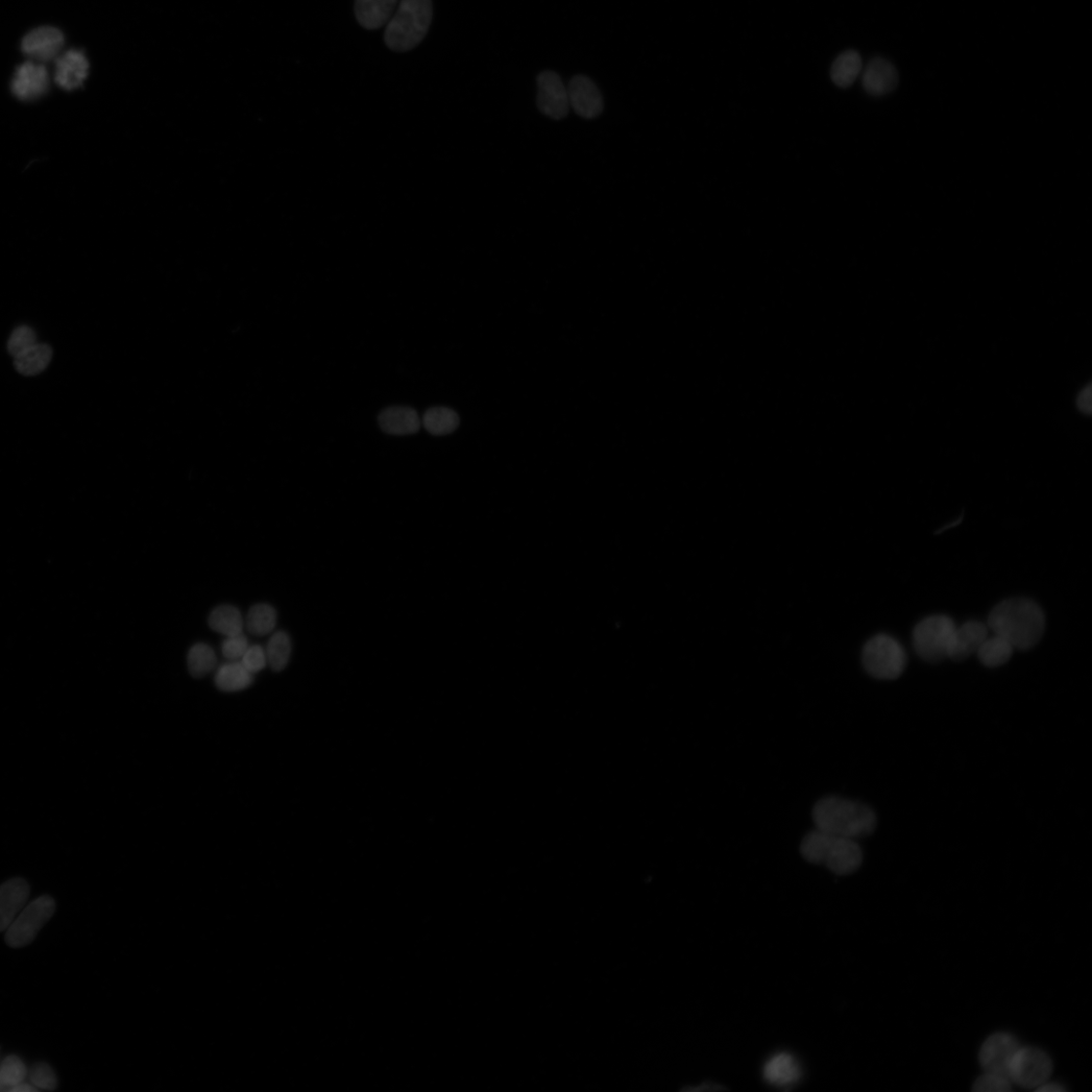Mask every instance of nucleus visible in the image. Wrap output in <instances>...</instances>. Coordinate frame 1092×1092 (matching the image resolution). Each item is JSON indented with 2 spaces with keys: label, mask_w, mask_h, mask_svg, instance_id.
I'll use <instances>...</instances> for the list:
<instances>
[{
  "label": "nucleus",
  "mask_w": 1092,
  "mask_h": 1092,
  "mask_svg": "<svg viewBox=\"0 0 1092 1092\" xmlns=\"http://www.w3.org/2000/svg\"><path fill=\"white\" fill-rule=\"evenodd\" d=\"M425 429L435 436L452 433L459 425L456 413L448 408L434 407L429 409L423 416Z\"/></svg>",
  "instance_id": "obj_26"
},
{
  "label": "nucleus",
  "mask_w": 1092,
  "mask_h": 1092,
  "mask_svg": "<svg viewBox=\"0 0 1092 1092\" xmlns=\"http://www.w3.org/2000/svg\"><path fill=\"white\" fill-rule=\"evenodd\" d=\"M900 82L896 68L888 60L877 57L866 66L862 84L871 95L882 96L893 91Z\"/></svg>",
  "instance_id": "obj_16"
},
{
  "label": "nucleus",
  "mask_w": 1092,
  "mask_h": 1092,
  "mask_svg": "<svg viewBox=\"0 0 1092 1092\" xmlns=\"http://www.w3.org/2000/svg\"><path fill=\"white\" fill-rule=\"evenodd\" d=\"M764 1078L769 1084L777 1087H791L801 1078V1067L791 1054L778 1053L765 1064Z\"/></svg>",
  "instance_id": "obj_18"
},
{
  "label": "nucleus",
  "mask_w": 1092,
  "mask_h": 1092,
  "mask_svg": "<svg viewBox=\"0 0 1092 1092\" xmlns=\"http://www.w3.org/2000/svg\"><path fill=\"white\" fill-rule=\"evenodd\" d=\"M4 1090H5V1088L2 1086V1084H0V1091H4Z\"/></svg>",
  "instance_id": "obj_39"
},
{
  "label": "nucleus",
  "mask_w": 1092,
  "mask_h": 1092,
  "mask_svg": "<svg viewBox=\"0 0 1092 1092\" xmlns=\"http://www.w3.org/2000/svg\"><path fill=\"white\" fill-rule=\"evenodd\" d=\"M254 674L239 661H230L217 669L215 676L216 687L224 692H238L253 683Z\"/></svg>",
  "instance_id": "obj_21"
},
{
  "label": "nucleus",
  "mask_w": 1092,
  "mask_h": 1092,
  "mask_svg": "<svg viewBox=\"0 0 1092 1092\" xmlns=\"http://www.w3.org/2000/svg\"><path fill=\"white\" fill-rule=\"evenodd\" d=\"M1076 407L1082 414L1089 416L1092 413V383L1089 382L1079 392L1076 398Z\"/></svg>",
  "instance_id": "obj_36"
},
{
  "label": "nucleus",
  "mask_w": 1092,
  "mask_h": 1092,
  "mask_svg": "<svg viewBox=\"0 0 1092 1092\" xmlns=\"http://www.w3.org/2000/svg\"><path fill=\"white\" fill-rule=\"evenodd\" d=\"M1019 1049L1016 1039L1006 1033L990 1036L983 1043L979 1059L985 1073L1009 1077L1011 1060Z\"/></svg>",
  "instance_id": "obj_9"
},
{
  "label": "nucleus",
  "mask_w": 1092,
  "mask_h": 1092,
  "mask_svg": "<svg viewBox=\"0 0 1092 1092\" xmlns=\"http://www.w3.org/2000/svg\"><path fill=\"white\" fill-rule=\"evenodd\" d=\"M249 644L248 638L243 635H236L227 637L222 645V652L224 657L229 661H239L248 648Z\"/></svg>",
  "instance_id": "obj_34"
},
{
  "label": "nucleus",
  "mask_w": 1092,
  "mask_h": 1092,
  "mask_svg": "<svg viewBox=\"0 0 1092 1092\" xmlns=\"http://www.w3.org/2000/svg\"><path fill=\"white\" fill-rule=\"evenodd\" d=\"M812 818L815 829L856 841L870 835L877 823L872 809L858 801L837 796L819 800Z\"/></svg>",
  "instance_id": "obj_2"
},
{
  "label": "nucleus",
  "mask_w": 1092,
  "mask_h": 1092,
  "mask_svg": "<svg viewBox=\"0 0 1092 1092\" xmlns=\"http://www.w3.org/2000/svg\"><path fill=\"white\" fill-rule=\"evenodd\" d=\"M974 1090L978 1092H1009L1011 1081L1009 1077L985 1073L975 1082Z\"/></svg>",
  "instance_id": "obj_33"
},
{
  "label": "nucleus",
  "mask_w": 1092,
  "mask_h": 1092,
  "mask_svg": "<svg viewBox=\"0 0 1092 1092\" xmlns=\"http://www.w3.org/2000/svg\"><path fill=\"white\" fill-rule=\"evenodd\" d=\"M209 624L215 633L227 638L243 634L246 622L236 607L222 605L213 611L209 618Z\"/></svg>",
  "instance_id": "obj_24"
},
{
  "label": "nucleus",
  "mask_w": 1092,
  "mask_h": 1092,
  "mask_svg": "<svg viewBox=\"0 0 1092 1092\" xmlns=\"http://www.w3.org/2000/svg\"><path fill=\"white\" fill-rule=\"evenodd\" d=\"M956 627L955 622L944 615H934L920 621L912 637L919 657L930 663L949 658Z\"/></svg>",
  "instance_id": "obj_5"
},
{
  "label": "nucleus",
  "mask_w": 1092,
  "mask_h": 1092,
  "mask_svg": "<svg viewBox=\"0 0 1092 1092\" xmlns=\"http://www.w3.org/2000/svg\"><path fill=\"white\" fill-rule=\"evenodd\" d=\"M187 666L194 678H202L213 672L216 666V655L206 644L194 645L188 651Z\"/></svg>",
  "instance_id": "obj_29"
},
{
  "label": "nucleus",
  "mask_w": 1092,
  "mask_h": 1092,
  "mask_svg": "<svg viewBox=\"0 0 1092 1092\" xmlns=\"http://www.w3.org/2000/svg\"><path fill=\"white\" fill-rule=\"evenodd\" d=\"M398 0H355V16L361 27L378 30L394 15Z\"/></svg>",
  "instance_id": "obj_19"
},
{
  "label": "nucleus",
  "mask_w": 1092,
  "mask_h": 1092,
  "mask_svg": "<svg viewBox=\"0 0 1092 1092\" xmlns=\"http://www.w3.org/2000/svg\"><path fill=\"white\" fill-rule=\"evenodd\" d=\"M9 1090L12 1091V1092H36L39 1089H37L34 1085L26 1083V1082L23 1081V1082L14 1086V1087H12Z\"/></svg>",
  "instance_id": "obj_38"
},
{
  "label": "nucleus",
  "mask_w": 1092,
  "mask_h": 1092,
  "mask_svg": "<svg viewBox=\"0 0 1092 1092\" xmlns=\"http://www.w3.org/2000/svg\"><path fill=\"white\" fill-rule=\"evenodd\" d=\"M267 664L276 671H282L288 664L291 653V643L284 631H277L265 648Z\"/></svg>",
  "instance_id": "obj_28"
},
{
  "label": "nucleus",
  "mask_w": 1092,
  "mask_h": 1092,
  "mask_svg": "<svg viewBox=\"0 0 1092 1092\" xmlns=\"http://www.w3.org/2000/svg\"><path fill=\"white\" fill-rule=\"evenodd\" d=\"M538 107L540 111L553 118L567 116L570 104L568 89L560 76L553 71H545L538 78Z\"/></svg>",
  "instance_id": "obj_10"
},
{
  "label": "nucleus",
  "mask_w": 1092,
  "mask_h": 1092,
  "mask_svg": "<svg viewBox=\"0 0 1092 1092\" xmlns=\"http://www.w3.org/2000/svg\"><path fill=\"white\" fill-rule=\"evenodd\" d=\"M431 0H401L386 23L384 42L393 51L407 52L417 47L430 28Z\"/></svg>",
  "instance_id": "obj_4"
},
{
  "label": "nucleus",
  "mask_w": 1092,
  "mask_h": 1092,
  "mask_svg": "<svg viewBox=\"0 0 1092 1092\" xmlns=\"http://www.w3.org/2000/svg\"><path fill=\"white\" fill-rule=\"evenodd\" d=\"M30 886L21 878L11 879L0 885V933L5 932L26 906Z\"/></svg>",
  "instance_id": "obj_14"
},
{
  "label": "nucleus",
  "mask_w": 1092,
  "mask_h": 1092,
  "mask_svg": "<svg viewBox=\"0 0 1092 1092\" xmlns=\"http://www.w3.org/2000/svg\"><path fill=\"white\" fill-rule=\"evenodd\" d=\"M1014 647L1001 636L994 635L985 640L977 651L980 662L988 668H998L1007 664Z\"/></svg>",
  "instance_id": "obj_25"
},
{
  "label": "nucleus",
  "mask_w": 1092,
  "mask_h": 1092,
  "mask_svg": "<svg viewBox=\"0 0 1092 1092\" xmlns=\"http://www.w3.org/2000/svg\"><path fill=\"white\" fill-rule=\"evenodd\" d=\"M570 107L581 117L595 118L603 112L602 94L596 84L587 77H575L569 84Z\"/></svg>",
  "instance_id": "obj_13"
},
{
  "label": "nucleus",
  "mask_w": 1092,
  "mask_h": 1092,
  "mask_svg": "<svg viewBox=\"0 0 1092 1092\" xmlns=\"http://www.w3.org/2000/svg\"><path fill=\"white\" fill-rule=\"evenodd\" d=\"M379 423L383 432L391 435L415 434L421 427L417 412L407 407L383 410L380 414Z\"/></svg>",
  "instance_id": "obj_20"
},
{
  "label": "nucleus",
  "mask_w": 1092,
  "mask_h": 1092,
  "mask_svg": "<svg viewBox=\"0 0 1092 1092\" xmlns=\"http://www.w3.org/2000/svg\"><path fill=\"white\" fill-rule=\"evenodd\" d=\"M36 344L37 336L35 331L27 325H22L15 329L12 333L8 343V349L11 355L17 357L30 349Z\"/></svg>",
  "instance_id": "obj_31"
},
{
  "label": "nucleus",
  "mask_w": 1092,
  "mask_h": 1092,
  "mask_svg": "<svg viewBox=\"0 0 1092 1092\" xmlns=\"http://www.w3.org/2000/svg\"><path fill=\"white\" fill-rule=\"evenodd\" d=\"M89 63L83 51L69 50L56 60L55 82L63 89L75 90L86 81Z\"/></svg>",
  "instance_id": "obj_17"
},
{
  "label": "nucleus",
  "mask_w": 1092,
  "mask_h": 1092,
  "mask_svg": "<svg viewBox=\"0 0 1092 1092\" xmlns=\"http://www.w3.org/2000/svg\"><path fill=\"white\" fill-rule=\"evenodd\" d=\"M29 1078L37 1089L54 1090L58 1081L52 1068L47 1063H36L29 1072Z\"/></svg>",
  "instance_id": "obj_32"
},
{
  "label": "nucleus",
  "mask_w": 1092,
  "mask_h": 1092,
  "mask_svg": "<svg viewBox=\"0 0 1092 1092\" xmlns=\"http://www.w3.org/2000/svg\"><path fill=\"white\" fill-rule=\"evenodd\" d=\"M49 76L45 66L37 62L21 64L16 71L12 91L18 100L33 101L46 93Z\"/></svg>",
  "instance_id": "obj_12"
},
{
  "label": "nucleus",
  "mask_w": 1092,
  "mask_h": 1092,
  "mask_svg": "<svg viewBox=\"0 0 1092 1092\" xmlns=\"http://www.w3.org/2000/svg\"><path fill=\"white\" fill-rule=\"evenodd\" d=\"M277 625V612L269 604L251 607L247 617V626L254 636L263 637L273 633Z\"/></svg>",
  "instance_id": "obj_27"
},
{
  "label": "nucleus",
  "mask_w": 1092,
  "mask_h": 1092,
  "mask_svg": "<svg viewBox=\"0 0 1092 1092\" xmlns=\"http://www.w3.org/2000/svg\"><path fill=\"white\" fill-rule=\"evenodd\" d=\"M988 626L976 620H971L957 626L949 653V659L961 662L975 653L988 638Z\"/></svg>",
  "instance_id": "obj_15"
},
{
  "label": "nucleus",
  "mask_w": 1092,
  "mask_h": 1092,
  "mask_svg": "<svg viewBox=\"0 0 1092 1092\" xmlns=\"http://www.w3.org/2000/svg\"><path fill=\"white\" fill-rule=\"evenodd\" d=\"M862 661L866 671L879 679H894L901 677L907 667V653L895 639L879 635L871 639L865 645Z\"/></svg>",
  "instance_id": "obj_6"
},
{
  "label": "nucleus",
  "mask_w": 1092,
  "mask_h": 1092,
  "mask_svg": "<svg viewBox=\"0 0 1092 1092\" xmlns=\"http://www.w3.org/2000/svg\"><path fill=\"white\" fill-rule=\"evenodd\" d=\"M1045 615L1034 601L1014 598L995 606L988 617V628L994 635L1009 641L1014 649L1034 647L1045 631Z\"/></svg>",
  "instance_id": "obj_1"
},
{
  "label": "nucleus",
  "mask_w": 1092,
  "mask_h": 1092,
  "mask_svg": "<svg viewBox=\"0 0 1092 1092\" xmlns=\"http://www.w3.org/2000/svg\"><path fill=\"white\" fill-rule=\"evenodd\" d=\"M1051 1073L1052 1062L1045 1052L1019 1047L1011 1060L1009 1076L1018 1086L1037 1088L1047 1082Z\"/></svg>",
  "instance_id": "obj_8"
},
{
  "label": "nucleus",
  "mask_w": 1092,
  "mask_h": 1092,
  "mask_svg": "<svg viewBox=\"0 0 1092 1092\" xmlns=\"http://www.w3.org/2000/svg\"><path fill=\"white\" fill-rule=\"evenodd\" d=\"M56 910L52 897L41 896L24 907L6 931V942L12 948H22L34 941Z\"/></svg>",
  "instance_id": "obj_7"
},
{
  "label": "nucleus",
  "mask_w": 1092,
  "mask_h": 1092,
  "mask_svg": "<svg viewBox=\"0 0 1092 1092\" xmlns=\"http://www.w3.org/2000/svg\"><path fill=\"white\" fill-rule=\"evenodd\" d=\"M800 851L809 862L824 864L838 876L854 873L863 861L862 849L856 840L817 829L806 836Z\"/></svg>",
  "instance_id": "obj_3"
},
{
  "label": "nucleus",
  "mask_w": 1092,
  "mask_h": 1092,
  "mask_svg": "<svg viewBox=\"0 0 1092 1092\" xmlns=\"http://www.w3.org/2000/svg\"><path fill=\"white\" fill-rule=\"evenodd\" d=\"M240 662L250 673L255 674L263 670L267 665L265 649L260 645H249L246 653L243 654Z\"/></svg>",
  "instance_id": "obj_35"
},
{
  "label": "nucleus",
  "mask_w": 1092,
  "mask_h": 1092,
  "mask_svg": "<svg viewBox=\"0 0 1092 1092\" xmlns=\"http://www.w3.org/2000/svg\"><path fill=\"white\" fill-rule=\"evenodd\" d=\"M862 68L861 55L857 51H845L835 60L831 68V79L838 87L847 88L857 81Z\"/></svg>",
  "instance_id": "obj_22"
},
{
  "label": "nucleus",
  "mask_w": 1092,
  "mask_h": 1092,
  "mask_svg": "<svg viewBox=\"0 0 1092 1092\" xmlns=\"http://www.w3.org/2000/svg\"><path fill=\"white\" fill-rule=\"evenodd\" d=\"M1036 1089H1037V1091H1040V1092H1063V1091H1065L1064 1087H1062L1058 1083H1047V1082L1042 1083V1085H1040Z\"/></svg>",
  "instance_id": "obj_37"
},
{
  "label": "nucleus",
  "mask_w": 1092,
  "mask_h": 1092,
  "mask_svg": "<svg viewBox=\"0 0 1092 1092\" xmlns=\"http://www.w3.org/2000/svg\"><path fill=\"white\" fill-rule=\"evenodd\" d=\"M28 1075L26 1064L18 1056L10 1055L0 1063V1084L5 1090L23 1082Z\"/></svg>",
  "instance_id": "obj_30"
},
{
  "label": "nucleus",
  "mask_w": 1092,
  "mask_h": 1092,
  "mask_svg": "<svg viewBox=\"0 0 1092 1092\" xmlns=\"http://www.w3.org/2000/svg\"><path fill=\"white\" fill-rule=\"evenodd\" d=\"M52 355L53 350L50 346L36 344L27 351L15 357V368L22 376H37L47 369Z\"/></svg>",
  "instance_id": "obj_23"
},
{
  "label": "nucleus",
  "mask_w": 1092,
  "mask_h": 1092,
  "mask_svg": "<svg viewBox=\"0 0 1092 1092\" xmlns=\"http://www.w3.org/2000/svg\"><path fill=\"white\" fill-rule=\"evenodd\" d=\"M64 36L53 27H41L31 31L21 42V50L32 60L48 62L60 55L64 46Z\"/></svg>",
  "instance_id": "obj_11"
}]
</instances>
